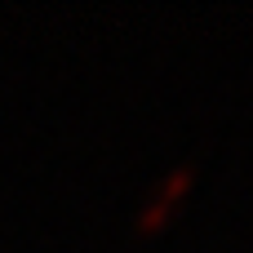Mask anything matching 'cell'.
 <instances>
[{
  "instance_id": "6da1fadb",
  "label": "cell",
  "mask_w": 253,
  "mask_h": 253,
  "mask_svg": "<svg viewBox=\"0 0 253 253\" xmlns=\"http://www.w3.org/2000/svg\"><path fill=\"white\" fill-rule=\"evenodd\" d=\"M191 173H196V165H191V160H187V165H178V169H173V173H169V178H165V182L156 187V196H151V200L142 205L138 222H142V227H156V222L165 218V209L173 205V196H178V191H182V187L191 182Z\"/></svg>"
}]
</instances>
